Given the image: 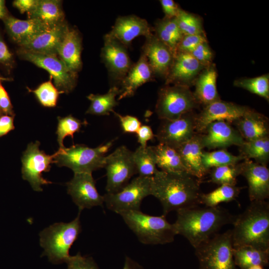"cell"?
<instances>
[{
    "label": "cell",
    "instance_id": "1",
    "mask_svg": "<svg viewBox=\"0 0 269 269\" xmlns=\"http://www.w3.org/2000/svg\"><path fill=\"white\" fill-rule=\"evenodd\" d=\"M200 180L186 172L158 170L151 178V195L160 202L163 215L200 204Z\"/></svg>",
    "mask_w": 269,
    "mask_h": 269
},
{
    "label": "cell",
    "instance_id": "2",
    "mask_svg": "<svg viewBox=\"0 0 269 269\" xmlns=\"http://www.w3.org/2000/svg\"><path fill=\"white\" fill-rule=\"evenodd\" d=\"M173 223L177 235L183 236L197 248L217 234L226 225L232 224L235 216L221 206L203 207L198 205L176 211Z\"/></svg>",
    "mask_w": 269,
    "mask_h": 269
},
{
    "label": "cell",
    "instance_id": "3",
    "mask_svg": "<svg viewBox=\"0 0 269 269\" xmlns=\"http://www.w3.org/2000/svg\"><path fill=\"white\" fill-rule=\"evenodd\" d=\"M231 229L234 248L250 246L269 250V203L251 202L243 212L235 216Z\"/></svg>",
    "mask_w": 269,
    "mask_h": 269
},
{
    "label": "cell",
    "instance_id": "4",
    "mask_svg": "<svg viewBox=\"0 0 269 269\" xmlns=\"http://www.w3.org/2000/svg\"><path fill=\"white\" fill-rule=\"evenodd\" d=\"M138 240L145 245H163L172 243L177 235L173 224L163 214L152 216L140 210L129 211L120 214Z\"/></svg>",
    "mask_w": 269,
    "mask_h": 269
},
{
    "label": "cell",
    "instance_id": "5",
    "mask_svg": "<svg viewBox=\"0 0 269 269\" xmlns=\"http://www.w3.org/2000/svg\"><path fill=\"white\" fill-rule=\"evenodd\" d=\"M80 212L69 223H56L45 228L39 234L40 245L46 256L53 264L66 263L71 256L69 250L82 231Z\"/></svg>",
    "mask_w": 269,
    "mask_h": 269
},
{
    "label": "cell",
    "instance_id": "6",
    "mask_svg": "<svg viewBox=\"0 0 269 269\" xmlns=\"http://www.w3.org/2000/svg\"><path fill=\"white\" fill-rule=\"evenodd\" d=\"M115 139L91 148L84 144H75L70 147L65 146L53 154V163L58 166H66L76 173H92L104 168L106 153L113 145Z\"/></svg>",
    "mask_w": 269,
    "mask_h": 269
},
{
    "label": "cell",
    "instance_id": "7",
    "mask_svg": "<svg viewBox=\"0 0 269 269\" xmlns=\"http://www.w3.org/2000/svg\"><path fill=\"white\" fill-rule=\"evenodd\" d=\"M194 250L199 269H239L234 260L231 230L215 234Z\"/></svg>",
    "mask_w": 269,
    "mask_h": 269
},
{
    "label": "cell",
    "instance_id": "8",
    "mask_svg": "<svg viewBox=\"0 0 269 269\" xmlns=\"http://www.w3.org/2000/svg\"><path fill=\"white\" fill-rule=\"evenodd\" d=\"M199 105L189 87L165 85L159 91L155 111L161 120H174L193 111Z\"/></svg>",
    "mask_w": 269,
    "mask_h": 269
},
{
    "label": "cell",
    "instance_id": "9",
    "mask_svg": "<svg viewBox=\"0 0 269 269\" xmlns=\"http://www.w3.org/2000/svg\"><path fill=\"white\" fill-rule=\"evenodd\" d=\"M104 168L106 171V190L108 193L119 192L137 174L133 151L125 145L118 147L106 156Z\"/></svg>",
    "mask_w": 269,
    "mask_h": 269
},
{
    "label": "cell",
    "instance_id": "10",
    "mask_svg": "<svg viewBox=\"0 0 269 269\" xmlns=\"http://www.w3.org/2000/svg\"><path fill=\"white\" fill-rule=\"evenodd\" d=\"M151 178L138 176L119 192L106 193L103 196L107 208L119 215L140 210L143 199L151 195Z\"/></svg>",
    "mask_w": 269,
    "mask_h": 269
},
{
    "label": "cell",
    "instance_id": "11",
    "mask_svg": "<svg viewBox=\"0 0 269 269\" xmlns=\"http://www.w3.org/2000/svg\"><path fill=\"white\" fill-rule=\"evenodd\" d=\"M18 53L22 59L48 72L54 80L55 87L61 93H69L74 89L77 74L70 71L56 55L35 53L22 48L18 51Z\"/></svg>",
    "mask_w": 269,
    "mask_h": 269
},
{
    "label": "cell",
    "instance_id": "12",
    "mask_svg": "<svg viewBox=\"0 0 269 269\" xmlns=\"http://www.w3.org/2000/svg\"><path fill=\"white\" fill-rule=\"evenodd\" d=\"M39 145V141L29 143L21 158L22 177L36 191H42V185L52 183L42 177V173L50 170L54 158L53 154L48 155L40 150Z\"/></svg>",
    "mask_w": 269,
    "mask_h": 269
},
{
    "label": "cell",
    "instance_id": "13",
    "mask_svg": "<svg viewBox=\"0 0 269 269\" xmlns=\"http://www.w3.org/2000/svg\"><path fill=\"white\" fill-rule=\"evenodd\" d=\"M196 116L192 111L176 119L161 120L155 136L159 143L176 149L197 133Z\"/></svg>",
    "mask_w": 269,
    "mask_h": 269
},
{
    "label": "cell",
    "instance_id": "14",
    "mask_svg": "<svg viewBox=\"0 0 269 269\" xmlns=\"http://www.w3.org/2000/svg\"><path fill=\"white\" fill-rule=\"evenodd\" d=\"M251 109L247 106L238 105L221 100L204 107L199 114H196V132L202 134L207 126L216 121L234 123L243 116Z\"/></svg>",
    "mask_w": 269,
    "mask_h": 269
},
{
    "label": "cell",
    "instance_id": "15",
    "mask_svg": "<svg viewBox=\"0 0 269 269\" xmlns=\"http://www.w3.org/2000/svg\"><path fill=\"white\" fill-rule=\"evenodd\" d=\"M66 185L67 192L78 206L79 212H81L85 208L102 206L104 203V196L98 192L92 173H74L73 177Z\"/></svg>",
    "mask_w": 269,
    "mask_h": 269
},
{
    "label": "cell",
    "instance_id": "16",
    "mask_svg": "<svg viewBox=\"0 0 269 269\" xmlns=\"http://www.w3.org/2000/svg\"><path fill=\"white\" fill-rule=\"evenodd\" d=\"M104 39V44L101 54L102 59L113 79L121 82L133 64L127 47L106 35Z\"/></svg>",
    "mask_w": 269,
    "mask_h": 269
},
{
    "label": "cell",
    "instance_id": "17",
    "mask_svg": "<svg viewBox=\"0 0 269 269\" xmlns=\"http://www.w3.org/2000/svg\"><path fill=\"white\" fill-rule=\"evenodd\" d=\"M200 137L203 148L209 149H225L232 145L240 146L245 141L238 131L225 121L210 124L200 134Z\"/></svg>",
    "mask_w": 269,
    "mask_h": 269
},
{
    "label": "cell",
    "instance_id": "18",
    "mask_svg": "<svg viewBox=\"0 0 269 269\" xmlns=\"http://www.w3.org/2000/svg\"><path fill=\"white\" fill-rule=\"evenodd\" d=\"M205 67L190 53L177 52L165 78V85L190 87Z\"/></svg>",
    "mask_w": 269,
    "mask_h": 269
},
{
    "label": "cell",
    "instance_id": "19",
    "mask_svg": "<svg viewBox=\"0 0 269 269\" xmlns=\"http://www.w3.org/2000/svg\"><path fill=\"white\" fill-rule=\"evenodd\" d=\"M241 173L248 184L251 202L265 201L269 197V170L267 166L250 159L241 162Z\"/></svg>",
    "mask_w": 269,
    "mask_h": 269
},
{
    "label": "cell",
    "instance_id": "20",
    "mask_svg": "<svg viewBox=\"0 0 269 269\" xmlns=\"http://www.w3.org/2000/svg\"><path fill=\"white\" fill-rule=\"evenodd\" d=\"M152 34L151 28L145 19L130 15L118 17L111 31L106 35L127 47L136 37L144 36L146 38Z\"/></svg>",
    "mask_w": 269,
    "mask_h": 269
},
{
    "label": "cell",
    "instance_id": "21",
    "mask_svg": "<svg viewBox=\"0 0 269 269\" xmlns=\"http://www.w3.org/2000/svg\"><path fill=\"white\" fill-rule=\"evenodd\" d=\"M142 53L146 57L154 74L165 79L174 57L170 49L152 34L146 38Z\"/></svg>",
    "mask_w": 269,
    "mask_h": 269
},
{
    "label": "cell",
    "instance_id": "22",
    "mask_svg": "<svg viewBox=\"0 0 269 269\" xmlns=\"http://www.w3.org/2000/svg\"><path fill=\"white\" fill-rule=\"evenodd\" d=\"M67 26L63 22L22 44L21 48L35 53L57 56Z\"/></svg>",
    "mask_w": 269,
    "mask_h": 269
},
{
    "label": "cell",
    "instance_id": "23",
    "mask_svg": "<svg viewBox=\"0 0 269 269\" xmlns=\"http://www.w3.org/2000/svg\"><path fill=\"white\" fill-rule=\"evenodd\" d=\"M153 75L146 57L141 53L138 61L132 65L121 82V88L118 100L134 96L140 86L152 81Z\"/></svg>",
    "mask_w": 269,
    "mask_h": 269
},
{
    "label": "cell",
    "instance_id": "24",
    "mask_svg": "<svg viewBox=\"0 0 269 269\" xmlns=\"http://www.w3.org/2000/svg\"><path fill=\"white\" fill-rule=\"evenodd\" d=\"M3 20L11 38L19 45L52 28L36 18L20 20L6 15Z\"/></svg>",
    "mask_w": 269,
    "mask_h": 269
},
{
    "label": "cell",
    "instance_id": "25",
    "mask_svg": "<svg viewBox=\"0 0 269 269\" xmlns=\"http://www.w3.org/2000/svg\"><path fill=\"white\" fill-rule=\"evenodd\" d=\"M81 51L82 39L78 31L68 26L57 55L68 69L73 73L77 74L82 68Z\"/></svg>",
    "mask_w": 269,
    "mask_h": 269
},
{
    "label": "cell",
    "instance_id": "26",
    "mask_svg": "<svg viewBox=\"0 0 269 269\" xmlns=\"http://www.w3.org/2000/svg\"><path fill=\"white\" fill-rule=\"evenodd\" d=\"M269 119L264 115L250 109L234 122L245 141L269 137Z\"/></svg>",
    "mask_w": 269,
    "mask_h": 269
},
{
    "label": "cell",
    "instance_id": "27",
    "mask_svg": "<svg viewBox=\"0 0 269 269\" xmlns=\"http://www.w3.org/2000/svg\"><path fill=\"white\" fill-rule=\"evenodd\" d=\"M203 148L200 134L196 133L189 140L176 149L186 171L199 180L207 173L202 163Z\"/></svg>",
    "mask_w": 269,
    "mask_h": 269
},
{
    "label": "cell",
    "instance_id": "28",
    "mask_svg": "<svg viewBox=\"0 0 269 269\" xmlns=\"http://www.w3.org/2000/svg\"><path fill=\"white\" fill-rule=\"evenodd\" d=\"M195 82L194 96L199 104L204 106L220 100L217 89V73L214 65L203 69Z\"/></svg>",
    "mask_w": 269,
    "mask_h": 269
},
{
    "label": "cell",
    "instance_id": "29",
    "mask_svg": "<svg viewBox=\"0 0 269 269\" xmlns=\"http://www.w3.org/2000/svg\"><path fill=\"white\" fill-rule=\"evenodd\" d=\"M28 14V18L38 19L50 27L63 22L64 14L61 1L58 0H37Z\"/></svg>",
    "mask_w": 269,
    "mask_h": 269
},
{
    "label": "cell",
    "instance_id": "30",
    "mask_svg": "<svg viewBox=\"0 0 269 269\" xmlns=\"http://www.w3.org/2000/svg\"><path fill=\"white\" fill-rule=\"evenodd\" d=\"M234 260L240 269L261 266H268L269 264V250H265L250 246L234 248Z\"/></svg>",
    "mask_w": 269,
    "mask_h": 269
},
{
    "label": "cell",
    "instance_id": "31",
    "mask_svg": "<svg viewBox=\"0 0 269 269\" xmlns=\"http://www.w3.org/2000/svg\"><path fill=\"white\" fill-rule=\"evenodd\" d=\"M152 147L155 155L156 166L160 170L167 172H186L176 149L160 143Z\"/></svg>",
    "mask_w": 269,
    "mask_h": 269
},
{
    "label": "cell",
    "instance_id": "32",
    "mask_svg": "<svg viewBox=\"0 0 269 269\" xmlns=\"http://www.w3.org/2000/svg\"><path fill=\"white\" fill-rule=\"evenodd\" d=\"M154 31V35L167 46L175 55L178 45L183 36L175 18L164 17L158 20L155 23Z\"/></svg>",
    "mask_w": 269,
    "mask_h": 269
},
{
    "label": "cell",
    "instance_id": "33",
    "mask_svg": "<svg viewBox=\"0 0 269 269\" xmlns=\"http://www.w3.org/2000/svg\"><path fill=\"white\" fill-rule=\"evenodd\" d=\"M120 94V89L116 86L110 88L104 94H90L87 98L91 104L86 113L97 116L109 115L118 105L116 98Z\"/></svg>",
    "mask_w": 269,
    "mask_h": 269
},
{
    "label": "cell",
    "instance_id": "34",
    "mask_svg": "<svg viewBox=\"0 0 269 269\" xmlns=\"http://www.w3.org/2000/svg\"><path fill=\"white\" fill-rule=\"evenodd\" d=\"M239 147L240 155L245 159H254L255 162L267 166L269 161V137L245 141Z\"/></svg>",
    "mask_w": 269,
    "mask_h": 269
},
{
    "label": "cell",
    "instance_id": "35",
    "mask_svg": "<svg viewBox=\"0 0 269 269\" xmlns=\"http://www.w3.org/2000/svg\"><path fill=\"white\" fill-rule=\"evenodd\" d=\"M133 159L136 173L141 177H152L158 169L152 146H139L133 151Z\"/></svg>",
    "mask_w": 269,
    "mask_h": 269
},
{
    "label": "cell",
    "instance_id": "36",
    "mask_svg": "<svg viewBox=\"0 0 269 269\" xmlns=\"http://www.w3.org/2000/svg\"><path fill=\"white\" fill-rule=\"evenodd\" d=\"M241 188L236 185H221L207 193H201L200 204L207 207H216L219 204L235 200L239 196Z\"/></svg>",
    "mask_w": 269,
    "mask_h": 269
},
{
    "label": "cell",
    "instance_id": "37",
    "mask_svg": "<svg viewBox=\"0 0 269 269\" xmlns=\"http://www.w3.org/2000/svg\"><path fill=\"white\" fill-rule=\"evenodd\" d=\"M244 159L241 155H233L225 149L213 151H203L202 153V163L207 172L213 168L236 164Z\"/></svg>",
    "mask_w": 269,
    "mask_h": 269
},
{
    "label": "cell",
    "instance_id": "38",
    "mask_svg": "<svg viewBox=\"0 0 269 269\" xmlns=\"http://www.w3.org/2000/svg\"><path fill=\"white\" fill-rule=\"evenodd\" d=\"M234 85L269 101V74L254 78L239 79L234 81Z\"/></svg>",
    "mask_w": 269,
    "mask_h": 269
},
{
    "label": "cell",
    "instance_id": "39",
    "mask_svg": "<svg viewBox=\"0 0 269 269\" xmlns=\"http://www.w3.org/2000/svg\"><path fill=\"white\" fill-rule=\"evenodd\" d=\"M241 173V162L213 168L211 170L210 181L219 185H236L237 178Z\"/></svg>",
    "mask_w": 269,
    "mask_h": 269
},
{
    "label": "cell",
    "instance_id": "40",
    "mask_svg": "<svg viewBox=\"0 0 269 269\" xmlns=\"http://www.w3.org/2000/svg\"><path fill=\"white\" fill-rule=\"evenodd\" d=\"M57 119L58 122L56 134L59 148L64 147L63 140L66 136H71L73 138L74 134L79 132L83 125L87 124L86 121L82 122L71 115L65 117H58Z\"/></svg>",
    "mask_w": 269,
    "mask_h": 269
},
{
    "label": "cell",
    "instance_id": "41",
    "mask_svg": "<svg viewBox=\"0 0 269 269\" xmlns=\"http://www.w3.org/2000/svg\"><path fill=\"white\" fill-rule=\"evenodd\" d=\"M175 19L183 35H205L201 21L195 15L181 9Z\"/></svg>",
    "mask_w": 269,
    "mask_h": 269
},
{
    "label": "cell",
    "instance_id": "42",
    "mask_svg": "<svg viewBox=\"0 0 269 269\" xmlns=\"http://www.w3.org/2000/svg\"><path fill=\"white\" fill-rule=\"evenodd\" d=\"M29 91L34 94L42 106L46 107L56 106L59 95L61 93L51 80L43 83L34 90L29 89Z\"/></svg>",
    "mask_w": 269,
    "mask_h": 269
},
{
    "label": "cell",
    "instance_id": "43",
    "mask_svg": "<svg viewBox=\"0 0 269 269\" xmlns=\"http://www.w3.org/2000/svg\"><path fill=\"white\" fill-rule=\"evenodd\" d=\"M66 263L67 269H100L92 257L83 256L80 252L70 256Z\"/></svg>",
    "mask_w": 269,
    "mask_h": 269
},
{
    "label": "cell",
    "instance_id": "44",
    "mask_svg": "<svg viewBox=\"0 0 269 269\" xmlns=\"http://www.w3.org/2000/svg\"><path fill=\"white\" fill-rule=\"evenodd\" d=\"M206 42H207V41L205 35H183L178 45L176 52H181L190 53L199 44Z\"/></svg>",
    "mask_w": 269,
    "mask_h": 269
},
{
    "label": "cell",
    "instance_id": "45",
    "mask_svg": "<svg viewBox=\"0 0 269 269\" xmlns=\"http://www.w3.org/2000/svg\"><path fill=\"white\" fill-rule=\"evenodd\" d=\"M189 53L204 66L206 67L211 64L213 53L207 42L199 44Z\"/></svg>",
    "mask_w": 269,
    "mask_h": 269
},
{
    "label": "cell",
    "instance_id": "46",
    "mask_svg": "<svg viewBox=\"0 0 269 269\" xmlns=\"http://www.w3.org/2000/svg\"><path fill=\"white\" fill-rule=\"evenodd\" d=\"M112 112L119 120L124 133H136L141 126L140 121L136 117L130 115L122 116L114 111Z\"/></svg>",
    "mask_w": 269,
    "mask_h": 269
},
{
    "label": "cell",
    "instance_id": "47",
    "mask_svg": "<svg viewBox=\"0 0 269 269\" xmlns=\"http://www.w3.org/2000/svg\"><path fill=\"white\" fill-rule=\"evenodd\" d=\"M136 134L137 142L142 147H146L147 141L155 136L151 127L147 125H141Z\"/></svg>",
    "mask_w": 269,
    "mask_h": 269
},
{
    "label": "cell",
    "instance_id": "48",
    "mask_svg": "<svg viewBox=\"0 0 269 269\" xmlns=\"http://www.w3.org/2000/svg\"><path fill=\"white\" fill-rule=\"evenodd\" d=\"M0 110L6 115L14 116L10 100L8 95L0 81Z\"/></svg>",
    "mask_w": 269,
    "mask_h": 269
},
{
    "label": "cell",
    "instance_id": "49",
    "mask_svg": "<svg viewBox=\"0 0 269 269\" xmlns=\"http://www.w3.org/2000/svg\"><path fill=\"white\" fill-rule=\"evenodd\" d=\"M160 2L165 14V17L176 18L181 9L175 1L172 0H161Z\"/></svg>",
    "mask_w": 269,
    "mask_h": 269
},
{
    "label": "cell",
    "instance_id": "50",
    "mask_svg": "<svg viewBox=\"0 0 269 269\" xmlns=\"http://www.w3.org/2000/svg\"><path fill=\"white\" fill-rule=\"evenodd\" d=\"M14 129L13 116L4 115L0 117V137L7 134Z\"/></svg>",
    "mask_w": 269,
    "mask_h": 269
},
{
    "label": "cell",
    "instance_id": "51",
    "mask_svg": "<svg viewBox=\"0 0 269 269\" xmlns=\"http://www.w3.org/2000/svg\"><path fill=\"white\" fill-rule=\"evenodd\" d=\"M37 0H15L13 5L17 8L21 13H28L35 6Z\"/></svg>",
    "mask_w": 269,
    "mask_h": 269
},
{
    "label": "cell",
    "instance_id": "52",
    "mask_svg": "<svg viewBox=\"0 0 269 269\" xmlns=\"http://www.w3.org/2000/svg\"><path fill=\"white\" fill-rule=\"evenodd\" d=\"M12 59V54L0 36V63L10 65Z\"/></svg>",
    "mask_w": 269,
    "mask_h": 269
},
{
    "label": "cell",
    "instance_id": "53",
    "mask_svg": "<svg viewBox=\"0 0 269 269\" xmlns=\"http://www.w3.org/2000/svg\"><path fill=\"white\" fill-rule=\"evenodd\" d=\"M123 269H144L143 268L129 257H126Z\"/></svg>",
    "mask_w": 269,
    "mask_h": 269
},
{
    "label": "cell",
    "instance_id": "54",
    "mask_svg": "<svg viewBox=\"0 0 269 269\" xmlns=\"http://www.w3.org/2000/svg\"><path fill=\"white\" fill-rule=\"evenodd\" d=\"M6 15V9L5 5V1L0 0V19H3Z\"/></svg>",
    "mask_w": 269,
    "mask_h": 269
},
{
    "label": "cell",
    "instance_id": "55",
    "mask_svg": "<svg viewBox=\"0 0 269 269\" xmlns=\"http://www.w3.org/2000/svg\"><path fill=\"white\" fill-rule=\"evenodd\" d=\"M1 113H1V111L0 110V117L1 116Z\"/></svg>",
    "mask_w": 269,
    "mask_h": 269
}]
</instances>
